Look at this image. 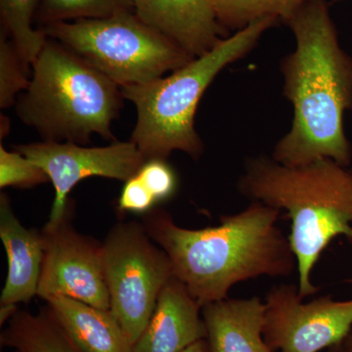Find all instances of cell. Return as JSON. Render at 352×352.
I'll return each mask as SVG.
<instances>
[{
	"label": "cell",
	"instance_id": "6da1fadb",
	"mask_svg": "<svg viewBox=\"0 0 352 352\" xmlns=\"http://www.w3.org/2000/svg\"><path fill=\"white\" fill-rule=\"evenodd\" d=\"M287 24L296 46L282 71L294 120L272 159L286 166L330 159L346 168L352 154L344 116L352 106V60L340 47L325 0H309Z\"/></svg>",
	"mask_w": 352,
	"mask_h": 352
},
{
	"label": "cell",
	"instance_id": "7a4b0ae2",
	"mask_svg": "<svg viewBox=\"0 0 352 352\" xmlns=\"http://www.w3.org/2000/svg\"><path fill=\"white\" fill-rule=\"evenodd\" d=\"M280 214L252 201L243 212L222 217L217 226L183 228L162 208L145 214L141 223L168 254L175 277L203 307L228 298L241 282L293 274L298 264L289 237L278 226Z\"/></svg>",
	"mask_w": 352,
	"mask_h": 352
},
{
	"label": "cell",
	"instance_id": "3957f363",
	"mask_svg": "<svg viewBox=\"0 0 352 352\" xmlns=\"http://www.w3.org/2000/svg\"><path fill=\"white\" fill-rule=\"evenodd\" d=\"M238 187L252 201L288 214L298 295H315L311 274L322 252L339 236L352 243V171L330 159L286 166L261 157L250 160Z\"/></svg>",
	"mask_w": 352,
	"mask_h": 352
},
{
	"label": "cell",
	"instance_id": "277c9868",
	"mask_svg": "<svg viewBox=\"0 0 352 352\" xmlns=\"http://www.w3.org/2000/svg\"><path fill=\"white\" fill-rule=\"evenodd\" d=\"M278 21L275 17L254 21L170 76L120 87L124 98L135 106L138 120L131 140L146 161L166 160L173 151L194 159L201 157L204 146L195 129V116L201 97L215 76L248 54Z\"/></svg>",
	"mask_w": 352,
	"mask_h": 352
},
{
	"label": "cell",
	"instance_id": "5b68a950",
	"mask_svg": "<svg viewBox=\"0 0 352 352\" xmlns=\"http://www.w3.org/2000/svg\"><path fill=\"white\" fill-rule=\"evenodd\" d=\"M32 68L17 113L43 141L85 145L94 134L115 139L111 126L124 99L117 83L50 38Z\"/></svg>",
	"mask_w": 352,
	"mask_h": 352
},
{
	"label": "cell",
	"instance_id": "8992f818",
	"mask_svg": "<svg viewBox=\"0 0 352 352\" xmlns=\"http://www.w3.org/2000/svg\"><path fill=\"white\" fill-rule=\"evenodd\" d=\"M43 31L120 87L153 82L194 59L134 12L53 23L44 25Z\"/></svg>",
	"mask_w": 352,
	"mask_h": 352
},
{
	"label": "cell",
	"instance_id": "52a82bcc",
	"mask_svg": "<svg viewBox=\"0 0 352 352\" xmlns=\"http://www.w3.org/2000/svg\"><path fill=\"white\" fill-rule=\"evenodd\" d=\"M104 274L111 308L132 344L149 323L173 274L166 252L142 223L119 222L103 242Z\"/></svg>",
	"mask_w": 352,
	"mask_h": 352
},
{
	"label": "cell",
	"instance_id": "ba28073f",
	"mask_svg": "<svg viewBox=\"0 0 352 352\" xmlns=\"http://www.w3.org/2000/svg\"><path fill=\"white\" fill-rule=\"evenodd\" d=\"M74 201L59 219L41 230L44 258L38 296H67L110 309L104 274L103 243L78 232L73 226Z\"/></svg>",
	"mask_w": 352,
	"mask_h": 352
},
{
	"label": "cell",
	"instance_id": "9c48e42d",
	"mask_svg": "<svg viewBox=\"0 0 352 352\" xmlns=\"http://www.w3.org/2000/svg\"><path fill=\"white\" fill-rule=\"evenodd\" d=\"M298 287L282 284L264 302L263 339L273 351L319 352L344 344L352 330V300L330 296L305 303Z\"/></svg>",
	"mask_w": 352,
	"mask_h": 352
},
{
	"label": "cell",
	"instance_id": "30bf717a",
	"mask_svg": "<svg viewBox=\"0 0 352 352\" xmlns=\"http://www.w3.org/2000/svg\"><path fill=\"white\" fill-rule=\"evenodd\" d=\"M50 177L55 189L50 221L59 219L68 208L69 192L78 182L90 177L127 182L145 163V157L131 140L115 141L105 147H83L71 142L43 141L16 147Z\"/></svg>",
	"mask_w": 352,
	"mask_h": 352
},
{
	"label": "cell",
	"instance_id": "8fae6325",
	"mask_svg": "<svg viewBox=\"0 0 352 352\" xmlns=\"http://www.w3.org/2000/svg\"><path fill=\"white\" fill-rule=\"evenodd\" d=\"M134 13L146 25L168 36L196 58L221 41L223 27L214 0H131Z\"/></svg>",
	"mask_w": 352,
	"mask_h": 352
},
{
	"label": "cell",
	"instance_id": "7c38bea8",
	"mask_svg": "<svg viewBox=\"0 0 352 352\" xmlns=\"http://www.w3.org/2000/svg\"><path fill=\"white\" fill-rule=\"evenodd\" d=\"M207 339L201 307L182 281L173 277L164 287L149 323L132 352H182Z\"/></svg>",
	"mask_w": 352,
	"mask_h": 352
},
{
	"label": "cell",
	"instance_id": "4fadbf2b",
	"mask_svg": "<svg viewBox=\"0 0 352 352\" xmlns=\"http://www.w3.org/2000/svg\"><path fill=\"white\" fill-rule=\"evenodd\" d=\"M0 238L8 261L0 305L30 302L38 296L44 258L43 234L21 223L6 193L0 195Z\"/></svg>",
	"mask_w": 352,
	"mask_h": 352
},
{
	"label": "cell",
	"instance_id": "5bb4252c",
	"mask_svg": "<svg viewBox=\"0 0 352 352\" xmlns=\"http://www.w3.org/2000/svg\"><path fill=\"white\" fill-rule=\"evenodd\" d=\"M208 352H274L263 339L264 302L226 298L201 307Z\"/></svg>",
	"mask_w": 352,
	"mask_h": 352
},
{
	"label": "cell",
	"instance_id": "9a60e30c",
	"mask_svg": "<svg viewBox=\"0 0 352 352\" xmlns=\"http://www.w3.org/2000/svg\"><path fill=\"white\" fill-rule=\"evenodd\" d=\"M46 307L83 352H132L127 338L112 310L67 298H45Z\"/></svg>",
	"mask_w": 352,
	"mask_h": 352
},
{
	"label": "cell",
	"instance_id": "2e32d148",
	"mask_svg": "<svg viewBox=\"0 0 352 352\" xmlns=\"http://www.w3.org/2000/svg\"><path fill=\"white\" fill-rule=\"evenodd\" d=\"M0 344L19 352H83L47 307L36 314L18 310L2 330Z\"/></svg>",
	"mask_w": 352,
	"mask_h": 352
},
{
	"label": "cell",
	"instance_id": "e0dca14e",
	"mask_svg": "<svg viewBox=\"0 0 352 352\" xmlns=\"http://www.w3.org/2000/svg\"><path fill=\"white\" fill-rule=\"evenodd\" d=\"M41 0H0L2 30L8 34L28 67H32L47 41L43 30L32 27Z\"/></svg>",
	"mask_w": 352,
	"mask_h": 352
},
{
	"label": "cell",
	"instance_id": "ac0fdd59",
	"mask_svg": "<svg viewBox=\"0 0 352 352\" xmlns=\"http://www.w3.org/2000/svg\"><path fill=\"white\" fill-rule=\"evenodd\" d=\"M308 1L309 0H214V7L222 27L241 30L265 17H275L287 23Z\"/></svg>",
	"mask_w": 352,
	"mask_h": 352
},
{
	"label": "cell",
	"instance_id": "d6986e66",
	"mask_svg": "<svg viewBox=\"0 0 352 352\" xmlns=\"http://www.w3.org/2000/svg\"><path fill=\"white\" fill-rule=\"evenodd\" d=\"M134 12L131 0H41L38 17L44 25L78 20L103 19Z\"/></svg>",
	"mask_w": 352,
	"mask_h": 352
},
{
	"label": "cell",
	"instance_id": "ffe728a7",
	"mask_svg": "<svg viewBox=\"0 0 352 352\" xmlns=\"http://www.w3.org/2000/svg\"><path fill=\"white\" fill-rule=\"evenodd\" d=\"M30 67L21 57L18 48L8 34L1 29L0 36V108L12 106L21 92L29 87L31 78Z\"/></svg>",
	"mask_w": 352,
	"mask_h": 352
},
{
	"label": "cell",
	"instance_id": "44dd1931",
	"mask_svg": "<svg viewBox=\"0 0 352 352\" xmlns=\"http://www.w3.org/2000/svg\"><path fill=\"white\" fill-rule=\"evenodd\" d=\"M50 182L45 171L18 151L0 146V187L27 189Z\"/></svg>",
	"mask_w": 352,
	"mask_h": 352
},
{
	"label": "cell",
	"instance_id": "7402d4cb",
	"mask_svg": "<svg viewBox=\"0 0 352 352\" xmlns=\"http://www.w3.org/2000/svg\"><path fill=\"white\" fill-rule=\"evenodd\" d=\"M136 175L144 183L157 203L168 200L175 195L177 178L166 160H147Z\"/></svg>",
	"mask_w": 352,
	"mask_h": 352
},
{
	"label": "cell",
	"instance_id": "603a6c76",
	"mask_svg": "<svg viewBox=\"0 0 352 352\" xmlns=\"http://www.w3.org/2000/svg\"><path fill=\"white\" fill-rule=\"evenodd\" d=\"M157 201L138 175L132 176L122 190L119 199L120 212L147 214L153 210Z\"/></svg>",
	"mask_w": 352,
	"mask_h": 352
},
{
	"label": "cell",
	"instance_id": "cb8c5ba5",
	"mask_svg": "<svg viewBox=\"0 0 352 352\" xmlns=\"http://www.w3.org/2000/svg\"><path fill=\"white\" fill-rule=\"evenodd\" d=\"M18 310H19L18 305H0V325H1V327L6 325L12 319Z\"/></svg>",
	"mask_w": 352,
	"mask_h": 352
},
{
	"label": "cell",
	"instance_id": "d4e9b609",
	"mask_svg": "<svg viewBox=\"0 0 352 352\" xmlns=\"http://www.w3.org/2000/svg\"><path fill=\"white\" fill-rule=\"evenodd\" d=\"M182 352H208L207 340H201L192 344Z\"/></svg>",
	"mask_w": 352,
	"mask_h": 352
},
{
	"label": "cell",
	"instance_id": "484cf974",
	"mask_svg": "<svg viewBox=\"0 0 352 352\" xmlns=\"http://www.w3.org/2000/svg\"><path fill=\"white\" fill-rule=\"evenodd\" d=\"M9 131H10V120L7 119L6 116L1 115V129H0L1 139L3 138V136L6 138L9 133Z\"/></svg>",
	"mask_w": 352,
	"mask_h": 352
},
{
	"label": "cell",
	"instance_id": "4316f807",
	"mask_svg": "<svg viewBox=\"0 0 352 352\" xmlns=\"http://www.w3.org/2000/svg\"><path fill=\"white\" fill-rule=\"evenodd\" d=\"M329 352H347L346 346H344V342L342 344H340V346L331 347L330 351Z\"/></svg>",
	"mask_w": 352,
	"mask_h": 352
},
{
	"label": "cell",
	"instance_id": "83f0119b",
	"mask_svg": "<svg viewBox=\"0 0 352 352\" xmlns=\"http://www.w3.org/2000/svg\"><path fill=\"white\" fill-rule=\"evenodd\" d=\"M344 346L347 352H352V336H349V339L344 342Z\"/></svg>",
	"mask_w": 352,
	"mask_h": 352
},
{
	"label": "cell",
	"instance_id": "f1b7e54d",
	"mask_svg": "<svg viewBox=\"0 0 352 352\" xmlns=\"http://www.w3.org/2000/svg\"><path fill=\"white\" fill-rule=\"evenodd\" d=\"M12 352H19V351H15V349H12Z\"/></svg>",
	"mask_w": 352,
	"mask_h": 352
},
{
	"label": "cell",
	"instance_id": "f546056e",
	"mask_svg": "<svg viewBox=\"0 0 352 352\" xmlns=\"http://www.w3.org/2000/svg\"><path fill=\"white\" fill-rule=\"evenodd\" d=\"M336 1H340V0H336Z\"/></svg>",
	"mask_w": 352,
	"mask_h": 352
}]
</instances>
